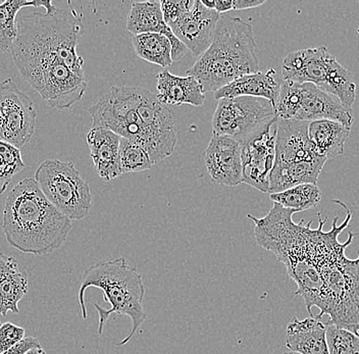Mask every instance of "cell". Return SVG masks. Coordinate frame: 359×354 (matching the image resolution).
<instances>
[{
    "label": "cell",
    "mask_w": 359,
    "mask_h": 354,
    "mask_svg": "<svg viewBox=\"0 0 359 354\" xmlns=\"http://www.w3.org/2000/svg\"><path fill=\"white\" fill-rule=\"evenodd\" d=\"M17 28L11 53L22 78L49 107L71 109L87 90L84 60L77 53L82 15L73 8L19 15Z\"/></svg>",
    "instance_id": "cell-1"
},
{
    "label": "cell",
    "mask_w": 359,
    "mask_h": 354,
    "mask_svg": "<svg viewBox=\"0 0 359 354\" xmlns=\"http://www.w3.org/2000/svg\"><path fill=\"white\" fill-rule=\"evenodd\" d=\"M340 205L346 210V219L340 226H337L339 217H336L327 232L324 231L327 219H322V212L318 215L320 226L311 229L313 221L306 225L303 219L299 224L294 223L292 217L295 210L282 207L277 203L262 219L251 215L247 216L255 223L257 245L273 253L278 261L286 266L287 274L298 287L295 295L303 298L311 317H313L311 308H320L323 291L320 271L325 257L332 244L349 226L351 219V212L343 203Z\"/></svg>",
    "instance_id": "cell-2"
},
{
    "label": "cell",
    "mask_w": 359,
    "mask_h": 354,
    "mask_svg": "<svg viewBox=\"0 0 359 354\" xmlns=\"http://www.w3.org/2000/svg\"><path fill=\"white\" fill-rule=\"evenodd\" d=\"M73 224L40 189L35 179L26 178L13 187L4 210L2 230L15 250L44 255L60 250Z\"/></svg>",
    "instance_id": "cell-3"
},
{
    "label": "cell",
    "mask_w": 359,
    "mask_h": 354,
    "mask_svg": "<svg viewBox=\"0 0 359 354\" xmlns=\"http://www.w3.org/2000/svg\"><path fill=\"white\" fill-rule=\"evenodd\" d=\"M257 50L250 24L239 18L219 17L212 43L188 69V76L198 81L204 92L215 93L238 78L257 73Z\"/></svg>",
    "instance_id": "cell-4"
},
{
    "label": "cell",
    "mask_w": 359,
    "mask_h": 354,
    "mask_svg": "<svg viewBox=\"0 0 359 354\" xmlns=\"http://www.w3.org/2000/svg\"><path fill=\"white\" fill-rule=\"evenodd\" d=\"M91 287L102 290L103 299L111 304L109 309L94 304L100 318L98 335H102L105 324L112 313L127 315L131 319V332L125 339L118 343V346L128 344L147 319L144 311L145 286L142 275L139 274L136 268L126 263L123 257L114 261H98L89 266L82 275L78 293L84 320L87 319L85 293Z\"/></svg>",
    "instance_id": "cell-5"
},
{
    "label": "cell",
    "mask_w": 359,
    "mask_h": 354,
    "mask_svg": "<svg viewBox=\"0 0 359 354\" xmlns=\"http://www.w3.org/2000/svg\"><path fill=\"white\" fill-rule=\"evenodd\" d=\"M358 234L349 232L344 243L336 242L331 248L320 272L322 301L316 315L320 320L329 315L331 324L356 335L359 329V255L358 259H350L345 252Z\"/></svg>",
    "instance_id": "cell-6"
},
{
    "label": "cell",
    "mask_w": 359,
    "mask_h": 354,
    "mask_svg": "<svg viewBox=\"0 0 359 354\" xmlns=\"http://www.w3.org/2000/svg\"><path fill=\"white\" fill-rule=\"evenodd\" d=\"M309 122L278 121L276 160L269 176V193H279L302 184L318 183L325 161L309 138Z\"/></svg>",
    "instance_id": "cell-7"
},
{
    "label": "cell",
    "mask_w": 359,
    "mask_h": 354,
    "mask_svg": "<svg viewBox=\"0 0 359 354\" xmlns=\"http://www.w3.org/2000/svg\"><path fill=\"white\" fill-rule=\"evenodd\" d=\"M282 80L311 83L351 109L356 100V85L351 72L339 64L327 47L289 53L282 64Z\"/></svg>",
    "instance_id": "cell-8"
},
{
    "label": "cell",
    "mask_w": 359,
    "mask_h": 354,
    "mask_svg": "<svg viewBox=\"0 0 359 354\" xmlns=\"http://www.w3.org/2000/svg\"><path fill=\"white\" fill-rule=\"evenodd\" d=\"M34 179L44 196L67 219L80 221L88 215L91 190L71 161H45L35 172Z\"/></svg>",
    "instance_id": "cell-9"
},
{
    "label": "cell",
    "mask_w": 359,
    "mask_h": 354,
    "mask_svg": "<svg viewBox=\"0 0 359 354\" xmlns=\"http://www.w3.org/2000/svg\"><path fill=\"white\" fill-rule=\"evenodd\" d=\"M275 113L280 120L335 121L350 129L353 124L351 109L311 83L283 80Z\"/></svg>",
    "instance_id": "cell-10"
},
{
    "label": "cell",
    "mask_w": 359,
    "mask_h": 354,
    "mask_svg": "<svg viewBox=\"0 0 359 354\" xmlns=\"http://www.w3.org/2000/svg\"><path fill=\"white\" fill-rule=\"evenodd\" d=\"M275 116L273 103L264 98H224L219 100L213 114V135L226 136L240 142Z\"/></svg>",
    "instance_id": "cell-11"
},
{
    "label": "cell",
    "mask_w": 359,
    "mask_h": 354,
    "mask_svg": "<svg viewBox=\"0 0 359 354\" xmlns=\"http://www.w3.org/2000/svg\"><path fill=\"white\" fill-rule=\"evenodd\" d=\"M142 122L139 145L145 149L152 165L172 156L177 145L176 116L167 105L157 100L156 94L143 88L138 105Z\"/></svg>",
    "instance_id": "cell-12"
},
{
    "label": "cell",
    "mask_w": 359,
    "mask_h": 354,
    "mask_svg": "<svg viewBox=\"0 0 359 354\" xmlns=\"http://www.w3.org/2000/svg\"><path fill=\"white\" fill-rule=\"evenodd\" d=\"M277 116L240 141L242 183L269 193V176L275 165L277 142Z\"/></svg>",
    "instance_id": "cell-13"
},
{
    "label": "cell",
    "mask_w": 359,
    "mask_h": 354,
    "mask_svg": "<svg viewBox=\"0 0 359 354\" xmlns=\"http://www.w3.org/2000/svg\"><path fill=\"white\" fill-rule=\"evenodd\" d=\"M33 100L11 79L0 83V141L21 149L35 133Z\"/></svg>",
    "instance_id": "cell-14"
},
{
    "label": "cell",
    "mask_w": 359,
    "mask_h": 354,
    "mask_svg": "<svg viewBox=\"0 0 359 354\" xmlns=\"http://www.w3.org/2000/svg\"><path fill=\"white\" fill-rule=\"evenodd\" d=\"M219 17L215 11L206 8L201 0H195L193 8L168 27L188 50L199 58L212 43Z\"/></svg>",
    "instance_id": "cell-15"
},
{
    "label": "cell",
    "mask_w": 359,
    "mask_h": 354,
    "mask_svg": "<svg viewBox=\"0 0 359 354\" xmlns=\"http://www.w3.org/2000/svg\"><path fill=\"white\" fill-rule=\"evenodd\" d=\"M204 161L213 182L226 187L242 183L241 147L235 139L213 135L204 152Z\"/></svg>",
    "instance_id": "cell-16"
},
{
    "label": "cell",
    "mask_w": 359,
    "mask_h": 354,
    "mask_svg": "<svg viewBox=\"0 0 359 354\" xmlns=\"http://www.w3.org/2000/svg\"><path fill=\"white\" fill-rule=\"evenodd\" d=\"M143 88L112 87L89 109L93 127L107 129L116 134L128 111L139 103Z\"/></svg>",
    "instance_id": "cell-17"
},
{
    "label": "cell",
    "mask_w": 359,
    "mask_h": 354,
    "mask_svg": "<svg viewBox=\"0 0 359 354\" xmlns=\"http://www.w3.org/2000/svg\"><path fill=\"white\" fill-rule=\"evenodd\" d=\"M282 82V77H280L279 74L275 69H269L266 73L257 72L255 74L238 78L223 88L215 91L213 93V97L217 100L241 97V96L264 98L276 107Z\"/></svg>",
    "instance_id": "cell-18"
},
{
    "label": "cell",
    "mask_w": 359,
    "mask_h": 354,
    "mask_svg": "<svg viewBox=\"0 0 359 354\" xmlns=\"http://www.w3.org/2000/svg\"><path fill=\"white\" fill-rule=\"evenodd\" d=\"M121 137L114 132L92 128L87 135L90 156L98 176L109 182L122 175L120 167Z\"/></svg>",
    "instance_id": "cell-19"
},
{
    "label": "cell",
    "mask_w": 359,
    "mask_h": 354,
    "mask_svg": "<svg viewBox=\"0 0 359 354\" xmlns=\"http://www.w3.org/2000/svg\"><path fill=\"white\" fill-rule=\"evenodd\" d=\"M327 326L316 317L294 318L286 329V347L298 354H329Z\"/></svg>",
    "instance_id": "cell-20"
},
{
    "label": "cell",
    "mask_w": 359,
    "mask_h": 354,
    "mask_svg": "<svg viewBox=\"0 0 359 354\" xmlns=\"http://www.w3.org/2000/svg\"><path fill=\"white\" fill-rule=\"evenodd\" d=\"M157 100L165 105L201 107L205 102L203 87L192 76L179 77L165 69L156 76Z\"/></svg>",
    "instance_id": "cell-21"
},
{
    "label": "cell",
    "mask_w": 359,
    "mask_h": 354,
    "mask_svg": "<svg viewBox=\"0 0 359 354\" xmlns=\"http://www.w3.org/2000/svg\"><path fill=\"white\" fill-rule=\"evenodd\" d=\"M28 293V275L13 257L0 253V315L19 313V302Z\"/></svg>",
    "instance_id": "cell-22"
},
{
    "label": "cell",
    "mask_w": 359,
    "mask_h": 354,
    "mask_svg": "<svg viewBox=\"0 0 359 354\" xmlns=\"http://www.w3.org/2000/svg\"><path fill=\"white\" fill-rule=\"evenodd\" d=\"M309 138L316 154L331 160L344 154L350 128L335 121H314L309 124Z\"/></svg>",
    "instance_id": "cell-23"
},
{
    "label": "cell",
    "mask_w": 359,
    "mask_h": 354,
    "mask_svg": "<svg viewBox=\"0 0 359 354\" xmlns=\"http://www.w3.org/2000/svg\"><path fill=\"white\" fill-rule=\"evenodd\" d=\"M26 6L45 8V13H53L56 6L51 0H6L0 2V53H10L17 38V18L20 11Z\"/></svg>",
    "instance_id": "cell-24"
},
{
    "label": "cell",
    "mask_w": 359,
    "mask_h": 354,
    "mask_svg": "<svg viewBox=\"0 0 359 354\" xmlns=\"http://www.w3.org/2000/svg\"><path fill=\"white\" fill-rule=\"evenodd\" d=\"M127 30L134 35L157 33L165 35L170 27L165 24L161 1L135 2L127 19Z\"/></svg>",
    "instance_id": "cell-25"
},
{
    "label": "cell",
    "mask_w": 359,
    "mask_h": 354,
    "mask_svg": "<svg viewBox=\"0 0 359 354\" xmlns=\"http://www.w3.org/2000/svg\"><path fill=\"white\" fill-rule=\"evenodd\" d=\"M132 44L141 60L165 69L172 64V46L165 35L157 33L134 35Z\"/></svg>",
    "instance_id": "cell-26"
},
{
    "label": "cell",
    "mask_w": 359,
    "mask_h": 354,
    "mask_svg": "<svg viewBox=\"0 0 359 354\" xmlns=\"http://www.w3.org/2000/svg\"><path fill=\"white\" fill-rule=\"evenodd\" d=\"M269 198L282 207L299 212L316 207L322 199V191L316 184H302L279 193L269 194Z\"/></svg>",
    "instance_id": "cell-27"
},
{
    "label": "cell",
    "mask_w": 359,
    "mask_h": 354,
    "mask_svg": "<svg viewBox=\"0 0 359 354\" xmlns=\"http://www.w3.org/2000/svg\"><path fill=\"white\" fill-rule=\"evenodd\" d=\"M120 167L122 174L140 172L151 169L152 163L147 152L140 145L129 139L121 138Z\"/></svg>",
    "instance_id": "cell-28"
},
{
    "label": "cell",
    "mask_w": 359,
    "mask_h": 354,
    "mask_svg": "<svg viewBox=\"0 0 359 354\" xmlns=\"http://www.w3.org/2000/svg\"><path fill=\"white\" fill-rule=\"evenodd\" d=\"M325 324L329 354H359L358 335L346 329L339 328L330 322Z\"/></svg>",
    "instance_id": "cell-29"
},
{
    "label": "cell",
    "mask_w": 359,
    "mask_h": 354,
    "mask_svg": "<svg viewBox=\"0 0 359 354\" xmlns=\"http://www.w3.org/2000/svg\"><path fill=\"white\" fill-rule=\"evenodd\" d=\"M24 169L20 149L0 141V195L6 191L13 177Z\"/></svg>",
    "instance_id": "cell-30"
},
{
    "label": "cell",
    "mask_w": 359,
    "mask_h": 354,
    "mask_svg": "<svg viewBox=\"0 0 359 354\" xmlns=\"http://www.w3.org/2000/svg\"><path fill=\"white\" fill-rule=\"evenodd\" d=\"M194 4L195 0H176V1L163 0V1H161V12H163L165 24L168 26V25L176 22L181 15L191 10Z\"/></svg>",
    "instance_id": "cell-31"
},
{
    "label": "cell",
    "mask_w": 359,
    "mask_h": 354,
    "mask_svg": "<svg viewBox=\"0 0 359 354\" xmlns=\"http://www.w3.org/2000/svg\"><path fill=\"white\" fill-rule=\"evenodd\" d=\"M24 328L17 326V325L11 324V322H6L0 326V354L6 353V350L11 347L21 342L25 338Z\"/></svg>",
    "instance_id": "cell-32"
},
{
    "label": "cell",
    "mask_w": 359,
    "mask_h": 354,
    "mask_svg": "<svg viewBox=\"0 0 359 354\" xmlns=\"http://www.w3.org/2000/svg\"><path fill=\"white\" fill-rule=\"evenodd\" d=\"M42 348L41 343L38 341L36 338L27 337L24 338L21 342L18 343L15 346L6 350V353L1 354H26L31 349Z\"/></svg>",
    "instance_id": "cell-33"
},
{
    "label": "cell",
    "mask_w": 359,
    "mask_h": 354,
    "mask_svg": "<svg viewBox=\"0 0 359 354\" xmlns=\"http://www.w3.org/2000/svg\"><path fill=\"white\" fill-rule=\"evenodd\" d=\"M165 37L168 38V41H170V46H172V62H178V60H181L185 57L186 53H187V47L184 46V43H182L181 41L178 39V38L175 36L172 31L170 30L165 33Z\"/></svg>",
    "instance_id": "cell-34"
},
{
    "label": "cell",
    "mask_w": 359,
    "mask_h": 354,
    "mask_svg": "<svg viewBox=\"0 0 359 354\" xmlns=\"http://www.w3.org/2000/svg\"><path fill=\"white\" fill-rule=\"evenodd\" d=\"M264 4H266V0H232V11L258 8Z\"/></svg>",
    "instance_id": "cell-35"
},
{
    "label": "cell",
    "mask_w": 359,
    "mask_h": 354,
    "mask_svg": "<svg viewBox=\"0 0 359 354\" xmlns=\"http://www.w3.org/2000/svg\"><path fill=\"white\" fill-rule=\"evenodd\" d=\"M215 11L217 13H224L232 11V0H215Z\"/></svg>",
    "instance_id": "cell-36"
},
{
    "label": "cell",
    "mask_w": 359,
    "mask_h": 354,
    "mask_svg": "<svg viewBox=\"0 0 359 354\" xmlns=\"http://www.w3.org/2000/svg\"><path fill=\"white\" fill-rule=\"evenodd\" d=\"M201 4L208 10L215 11V0H201Z\"/></svg>",
    "instance_id": "cell-37"
},
{
    "label": "cell",
    "mask_w": 359,
    "mask_h": 354,
    "mask_svg": "<svg viewBox=\"0 0 359 354\" xmlns=\"http://www.w3.org/2000/svg\"><path fill=\"white\" fill-rule=\"evenodd\" d=\"M26 354H47L46 351L44 350L43 348H35L31 349Z\"/></svg>",
    "instance_id": "cell-38"
},
{
    "label": "cell",
    "mask_w": 359,
    "mask_h": 354,
    "mask_svg": "<svg viewBox=\"0 0 359 354\" xmlns=\"http://www.w3.org/2000/svg\"><path fill=\"white\" fill-rule=\"evenodd\" d=\"M284 354H298V353H292V351H286V353H284Z\"/></svg>",
    "instance_id": "cell-39"
},
{
    "label": "cell",
    "mask_w": 359,
    "mask_h": 354,
    "mask_svg": "<svg viewBox=\"0 0 359 354\" xmlns=\"http://www.w3.org/2000/svg\"><path fill=\"white\" fill-rule=\"evenodd\" d=\"M358 34L359 36V26H358Z\"/></svg>",
    "instance_id": "cell-40"
},
{
    "label": "cell",
    "mask_w": 359,
    "mask_h": 354,
    "mask_svg": "<svg viewBox=\"0 0 359 354\" xmlns=\"http://www.w3.org/2000/svg\"><path fill=\"white\" fill-rule=\"evenodd\" d=\"M0 326H1V320H0Z\"/></svg>",
    "instance_id": "cell-41"
},
{
    "label": "cell",
    "mask_w": 359,
    "mask_h": 354,
    "mask_svg": "<svg viewBox=\"0 0 359 354\" xmlns=\"http://www.w3.org/2000/svg\"><path fill=\"white\" fill-rule=\"evenodd\" d=\"M358 335L359 336V329H358Z\"/></svg>",
    "instance_id": "cell-42"
}]
</instances>
